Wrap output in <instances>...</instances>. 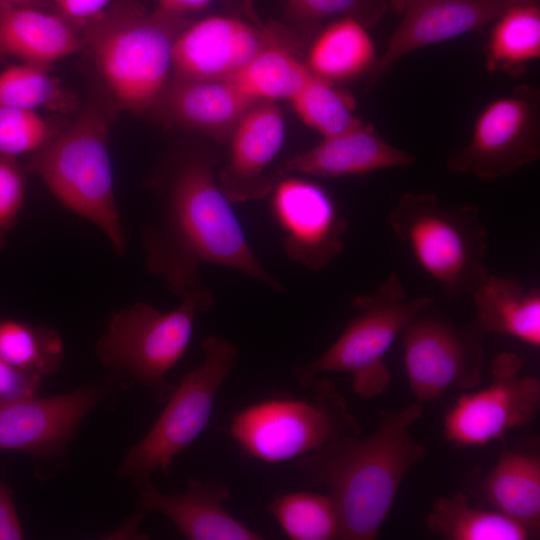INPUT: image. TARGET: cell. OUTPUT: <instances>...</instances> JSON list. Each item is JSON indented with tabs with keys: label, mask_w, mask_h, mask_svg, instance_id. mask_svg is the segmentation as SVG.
I'll return each instance as SVG.
<instances>
[{
	"label": "cell",
	"mask_w": 540,
	"mask_h": 540,
	"mask_svg": "<svg viewBox=\"0 0 540 540\" xmlns=\"http://www.w3.org/2000/svg\"><path fill=\"white\" fill-rule=\"evenodd\" d=\"M215 156L189 155L174 170L143 235L146 265L177 294L201 283L211 263L284 287L261 265L215 177Z\"/></svg>",
	"instance_id": "6da1fadb"
},
{
	"label": "cell",
	"mask_w": 540,
	"mask_h": 540,
	"mask_svg": "<svg viewBox=\"0 0 540 540\" xmlns=\"http://www.w3.org/2000/svg\"><path fill=\"white\" fill-rule=\"evenodd\" d=\"M423 413L417 402L393 414L381 410L366 438L338 439L295 459L305 480L325 488L334 502L342 540L377 537L403 479L425 457L410 433Z\"/></svg>",
	"instance_id": "7a4b0ae2"
},
{
	"label": "cell",
	"mask_w": 540,
	"mask_h": 540,
	"mask_svg": "<svg viewBox=\"0 0 540 540\" xmlns=\"http://www.w3.org/2000/svg\"><path fill=\"white\" fill-rule=\"evenodd\" d=\"M190 23L160 7L148 11L136 0H114L82 26L84 48L116 108L149 113L172 74L175 41Z\"/></svg>",
	"instance_id": "3957f363"
},
{
	"label": "cell",
	"mask_w": 540,
	"mask_h": 540,
	"mask_svg": "<svg viewBox=\"0 0 540 540\" xmlns=\"http://www.w3.org/2000/svg\"><path fill=\"white\" fill-rule=\"evenodd\" d=\"M90 101L76 119L27 156L26 173L37 175L63 207L96 226L116 255L127 238L114 192L108 148L110 108Z\"/></svg>",
	"instance_id": "277c9868"
},
{
	"label": "cell",
	"mask_w": 540,
	"mask_h": 540,
	"mask_svg": "<svg viewBox=\"0 0 540 540\" xmlns=\"http://www.w3.org/2000/svg\"><path fill=\"white\" fill-rule=\"evenodd\" d=\"M389 224L448 298L471 294L490 274L484 264L487 229L474 205H448L432 193L407 192L391 210Z\"/></svg>",
	"instance_id": "5b68a950"
},
{
	"label": "cell",
	"mask_w": 540,
	"mask_h": 540,
	"mask_svg": "<svg viewBox=\"0 0 540 540\" xmlns=\"http://www.w3.org/2000/svg\"><path fill=\"white\" fill-rule=\"evenodd\" d=\"M181 295V303L168 312L144 302L114 312L95 346L102 366L131 376L159 403L166 402L176 388L167 375L191 341L197 314L214 303L212 292L202 283Z\"/></svg>",
	"instance_id": "8992f818"
},
{
	"label": "cell",
	"mask_w": 540,
	"mask_h": 540,
	"mask_svg": "<svg viewBox=\"0 0 540 540\" xmlns=\"http://www.w3.org/2000/svg\"><path fill=\"white\" fill-rule=\"evenodd\" d=\"M301 397L253 403L230 421L229 435L248 456L275 464L297 459L361 428L345 397L327 379H316Z\"/></svg>",
	"instance_id": "52a82bcc"
},
{
	"label": "cell",
	"mask_w": 540,
	"mask_h": 540,
	"mask_svg": "<svg viewBox=\"0 0 540 540\" xmlns=\"http://www.w3.org/2000/svg\"><path fill=\"white\" fill-rule=\"evenodd\" d=\"M432 301L429 296L406 300L400 276L391 272L372 293L352 300L358 314L318 358L294 369V379L305 388L319 374L347 372L357 396L369 400L381 395L391 382L386 353L403 329Z\"/></svg>",
	"instance_id": "ba28073f"
},
{
	"label": "cell",
	"mask_w": 540,
	"mask_h": 540,
	"mask_svg": "<svg viewBox=\"0 0 540 540\" xmlns=\"http://www.w3.org/2000/svg\"><path fill=\"white\" fill-rule=\"evenodd\" d=\"M201 348V365L176 385L153 426L129 448L116 470L137 492L151 482L157 470L168 474L174 457L208 426L218 391L234 367L237 348L222 336L206 338Z\"/></svg>",
	"instance_id": "9c48e42d"
},
{
	"label": "cell",
	"mask_w": 540,
	"mask_h": 540,
	"mask_svg": "<svg viewBox=\"0 0 540 540\" xmlns=\"http://www.w3.org/2000/svg\"><path fill=\"white\" fill-rule=\"evenodd\" d=\"M540 158V90L518 85L487 103L469 141L451 151L446 166L482 181L506 177Z\"/></svg>",
	"instance_id": "30bf717a"
},
{
	"label": "cell",
	"mask_w": 540,
	"mask_h": 540,
	"mask_svg": "<svg viewBox=\"0 0 540 540\" xmlns=\"http://www.w3.org/2000/svg\"><path fill=\"white\" fill-rule=\"evenodd\" d=\"M483 332L456 328L420 313L401 332L403 359L416 402L434 401L450 388L470 389L481 379Z\"/></svg>",
	"instance_id": "8fae6325"
},
{
	"label": "cell",
	"mask_w": 540,
	"mask_h": 540,
	"mask_svg": "<svg viewBox=\"0 0 540 540\" xmlns=\"http://www.w3.org/2000/svg\"><path fill=\"white\" fill-rule=\"evenodd\" d=\"M521 358L503 352L492 359V382L485 389L463 394L444 416L446 441L458 446H484L502 439L510 429L529 425L540 406V382L519 377Z\"/></svg>",
	"instance_id": "7c38bea8"
},
{
	"label": "cell",
	"mask_w": 540,
	"mask_h": 540,
	"mask_svg": "<svg viewBox=\"0 0 540 540\" xmlns=\"http://www.w3.org/2000/svg\"><path fill=\"white\" fill-rule=\"evenodd\" d=\"M120 382L86 384L45 398H26L0 407V450L52 459L63 456L77 428Z\"/></svg>",
	"instance_id": "4fadbf2b"
},
{
	"label": "cell",
	"mask_w": 540,
	"mask_h": 540,
	"mask_svg": "<svg viewBox=\"0 0 540 540\" xmlns=\"http://www.w3.org/2000/svg\"><path fill=\"white\" fill-rule=\"evenodd\" d=\"M270 194L291 259L318 271L341 254L349 224L325 188L305 178L281 177Z\"/></svg>",
	"instance_id": "5bb4252c"
},
{
	"label": "cell",
	"mask_w": 540,
	"mask_h": 540,
	"mask_svg": "<svg viewBox=\"0 0 540 540\" xmlns=\"http://www.w3.org/2000/svg\"><path fill=\"white\" fill-rule=\"evenodd\" d=\"M280 33L277 26L225 15L191 21L175 41L171 75L229 80Z\"/></svg>",
	"instance_id": "9a60e30c"
},
{
	"label": "cell",
	"mask_w": 540,
	"mask_h": 540,
	"mask_svg": "<svg viewBox=\"0 0 540 540\" xmlns=\"http://www.w3.org/2000/svg\"><path fill=\"white\" fill-rule=\"evenodd\" d=\"M539 0H404L402 19L369 74L377 83L415 50L481 31L511 7Z\"/></svg>",
	"instance_id": "2e32d148"
},
{
	"label": "cell",
	"mask_w": 540,
	"mask_h": 540,
	"mask_svg": "<svg viewBox=\"0 0 540 540\" xmlns=\"http://www.w3.org/2000/svg\"><path fill=\"white\" fill-rule=\"evenodd\" d=\"M284 138L285 120L277 102H255L242 115L227 140V155L217 177L231 202L270 195L280 179L270 167Z\"/></svg>",
	"instance_id": "e0dca14e"
},
{
	"label": "cell",
	"mask_w": 540,
	"mask_h": 540,
	"mask_svg": "<svg viewBox=\"0 0 540 540\" xmlns=\"http://www.w3.org/2000/svg\"><path fill=\"white\" fill-rule=\"evenodd\" d=\"M255 102L231 80L187 79L171 75L149 113L159 122L227 142Z\"/></svg>",
	"instance_id": "ac0fdd59"
},
{
	"label": "cell",
	"mask_w": 540,
	"mask_h": 540,
	"mask_svg": "<svg viewBox=\"0 0 540 540\" xmlns=\"http://www.w3.org/2000/svg\"><path fill=\"white\" fill-rule=\"evenodd\" d=\"M230 490L221 482L190 478L184 493L168 495L152 482L138 492L143 514L157 512L168 518L189 540H261L224 507Z\"/></svg>",
	"instance_id": "d6986e66"
},
{
	"label": "cell",
	"mask_w": 540,
	"mask_h": 540,
	"mask_svg": "<svg viewBox=\"0 0 540 540\" xmlns=\"http://www.w3.org/2000/svg\"><path fill=\"white\" fill-rule=\"evenodd\" d=\"M416 157L361 122L343 133L322 138L316 146L301 152L280 167L278 174H306L325 178L366 175L392 167H408Z\"/></svg>",
	"instance_id": "ffe728a7"
},
{
	"label": "cell",
	"mask_w": 540,
	"mask_h": 540,
	"mask_svg": "<svg viewBox=\"0 0 540 540\" xmlns=\"http://www.w3.org/2000/svg\"><path fill=\"white\" fill-rule=\"evenodd\" d=\"M464 493L539 536L540 455L504 447L486 474L475 468L463 480ZM539 538V537H538Z\"/></svg>",
	"instance_id": "44dd1931"
},
{
	"label": "cell",
	"mask_w": 540,
	"mask_h": 540,
	"mask_svg": "<svg viewBox=\"0 0 540 540\" xmlns=\"http://www.w3.org/2000/svg\"><path fill=\"white\" fill-rule=\"evenodd\" d=\"M83 48L82 27L54 10L0 3V57L49 67Z\"/></svg>",
	"instance_id": "7402d4cb"
},
{
	"label": "cell",
	"mask_w": 540,
	"mask_h": 540,
	"mask_svg": "<svg viewBox=\"0 0 540 540\" xmlns=\"http://www.w3.org/2000/svg\"><path fill=\"white\" fill-rule=\"evenodd\" d=\"M477 327L485 333L516 338L540 346V290L525 289L517 280L489 274L471 294Z\"/></svg>",
	"instance_id": "603a6c76"
},
{
	"label": "cell",
	"mask_w": 540,
	"mask_h": 540,
	"mask_svg": "<svg viewBox=\"0 0 540 540\" xmlns=\"http://www.w3.org/2000/svg\"><path fill=\"white\" fill-rule=\"evenodd\" d=\"M376 60L368 27L356 19L342 17L319 29L304 62L314 76L341 85L369 75Z\"/></svg>",
	"instance_id": "cb8c5ba5"
},
{
	"label": "cell",
	"mask_w": 540,
	"mask_h": 540,
	"mask_svg": "<svg viewBox=\"0 0 540 540\" xmlns=\"http://www.w3.org/2000/svg\"><path fill=\"white\" fill-rule=\"evenodd\" d=\"M486 68L521 77L540 58L539 1L515 5L494 21L485 43Z\"/></svg>",
	"instance_id": "d4e9b609"
},
{
	"label": "cell",
	"mask_w": 540,
	"mask_h": 540,
	"mask_svg": "<svg viewBox=\"0 0 540 540\" xmlns=\"http://www.w3.org/2000/svg\"><path fill=\"white\" fill-rule=\"evenodd\" d=\"M428 529L446 540H530L529 529L496 511L470 505L469 496L457 492L439 498L426 518Z\"/></svg>",
	"instance_id": "484cf974"
},
{
	"label": "cell",
	"mask_w": 540,
	"mask_h": 540,
	"mask_svg": "<svg viewBox=\"0 0 540 540\" xmlns=\"http://www.w3.org/2000/svg\"><path fill=\"white\" fill-rule=\"evenodd\" d=\"M282 35L280 33L229 79L254 102L290 101L312 75L305 62L283 44Z\"/></svg>",
	"instance_id": "4316f807"
},
{
	"label": "cell",
	"mask_w": 540,
	"mask_h": 540,
	"mask_svg": "<svg viewBox=\"0 0 540 540\" xmlns=\"http://www.w3.org/2000/svg\"><path fill=\"white\" fill-rule=\"evenodd\" d=\"M63 357L62 337L53 328L0 319V358L15 368L43 378L58 371Z\"/></svg>",
	"instance_id": "83f0119b"
},
{
	"label": "cell",
	"mask_w": 540,
	"mask_h": 540,
	"mask_svg": "<svg viewBox=\"0 0 540 540\" xmlns=\"http://www.w3.org/2000/svg\"><path fill=\"white\" fill-rule=\"evenodd\" d=\"M267 508L289 539H341L340 518L328 494L288 492L274 497Z\"/></svg>",
	"instance_id": "f1b7e54d"
},
{
	"label": "cell",
	"mask_w": 540,
	"mask_h": 540,
	"mask_svg": "<svg viewBox=\"0 0 540 540\" xmlns=\"http://www.w3.org/2000/svg\"><path fill=\"white\" fill-rule=\"evenodd\" d=\"M289 102L301 121L322 138L343 133L362 122L355 113L356 99L350 92L313 74Z\"/></svg>",
	"instance_id": "f546056e"
},
{
	"label": "cell",
	"mask_w": 540,
	"mask_h": 540,
	"mask_svg": "<svg viewBox=\"0 0 540 540\" xmlns=\"http://www.w3.org/2000/svg\"><path fill=\"white\" fill-rule=\"evenodd\" d=\"M48 68L22 62L0 72V105L32 111L45 108L70 112L75 100L49 74Z\"/></svg>",
	"instance_id": "4dcf8cb0"
},
{
	"label": "cell",
	"mask_w": 540,
	"mask_h": 540,
	"mask_svg": "<svg viewBox=\"0 0 540 540\" xmlns=\"http://www.w3.org/2000/svg\"><path fill=\"white\" fill-rule=\"evenodd\" d=\"M386 0H288L286 20L301 37L315 35L331 17H349L374 26L389 9Z\"/></svg>",
	"instance_id": "1f68e13d"
},
{
	"label": "cell",
	"mask_w": 540,
	"mask_h": 540,
	"mask_svg": "<svg viewBox=\"0 0 540 540\" xmlns=\"http://www.w3.org/2000/svg\"><path fill=\"white\" fill-rule=\"evenodd\" d=\"M59 132L37 111L0 105V159L29 156Z\"/></svg>",
	"instance_id": "d6a6232c"
},
{
	"label": "cell",
	"mask_w": 540,
	"mask_h": 540,
	"mask_svg": "<svg viewBox=\"0 0 540 540\" xmlns=\"http://www.w3.org/2000/svg\"><path fill=\"white\" fill-rule=\"evenodd\" d=\"M25 174L16 160L0 159V251L24 204L27 188Z\"/></svg>",
	"instance_id": "836d02e7"
},
{
	"label": "cell",
	"mask_w": 540,
	"mask_h": 540,
	"mask_svg": "<svg viewBox=\"0 0 540 540\" xmlns=\"http://www.w3.org/2000/svg\"><path fill=\"white\" fill-rule=\"evenodd\" d=\"M42 379L0 358V407L36 396Z\"/></svg>",
	"instance_id": "e575fe53"
},
{
	"label": "cell",
	"mask_w": 540,
	"mask_h": 540,
	"mask_svg": "<svg viewBox=\"0 0 540 540\" xmlns=\"http://www.w3.org/2000/svg\"><path fill=\"white\" fill-rule=\"evenodd\" d=\"M55 12L82 27L103 13L114 0H49Z\"/></svg>",
	"instance_id": "d590c367"
},
{
	"label": "cell",
	"mask_w": 540,
	"mask_h": 540,
	"mask_svg": "<svg viewBox=\"0 0 540 540\" xmlns=\"http://www.w3.org/2000/svg\"><path fill=\"white\" fill-rule=\"evenodd\" d=\"M23 538V528L14 502V491L0 478V540Z\"/></svg>",
	"instance_id": "8d00e7d4"
},
{
	"label": "cell",
	"mask_w": 540,
	"mask_h": 540,
	"mask_svg": "<svg viewBox=\"0 0 540 540\" xmlns=\"http://www.w3.org/2000/svg\"><path fill=\"white\" fill-rule=\"evenodd\" d=\"M213 1L214 0H156L158 7L184 16L205 9Z\"/></svg>",
	"instance_id": "74e56055"
},
{
	"label": "cell",
	"mask_w": 540,
	"mask_h": 540,
	"mask_svg": "<svg viewBox=\"0 0 540 540\" xmlns=\"http://www.w3.org/2000/svg\"><path fill=\"white\" fill-rule=\"evenodd\" d=\"M0 3L54 10L49 0H0Z\"/></svg>",
	"instance_id": "f35d334b"
},
{
	"label": "cell",
	"mask_w": 540,
	"mask_h": 540,
	"mask_svg": "<svg viewBox=\"0 0 540 540\" xmlns=\"http://www.w3.org/2000/svg\"><path fill=\"white\" fill-rule=\"evenodd\" d=\"M386 1L388 2L389 7L393 9L394 12L401 13L403 5H404V0H386Z\"/></svg>",
	"instance_id": "ab89813d"
},
{
	"label": "cell",
	"mask_w": 540,
	"mask_h": 540,
	"mask_svg": "<svg viewBox=\"0 0 540 540\" xmlns=\"http://www.w3.org/2000/svg\"><path fill=\"white\" fill-rule=\"evenodd\" d=\"M253 3H254V0H244L247 13L249 14V16L251 17L253 21H257V17L255 15V12L253 11Z\"/></svg>",
	"instance_id": "60d3db41"
}]
</instances>
